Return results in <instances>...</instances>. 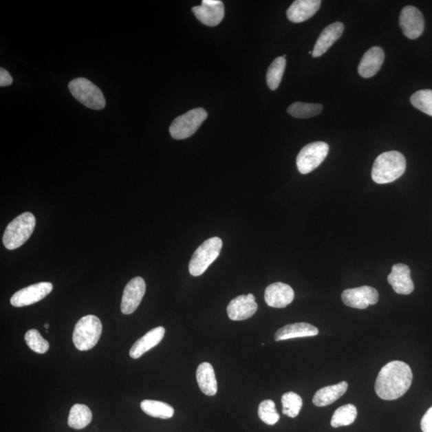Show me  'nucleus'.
I'll list each match as a JSON object with an SVG mask.
<instances>
[{
	"label": "nucleus",
	"instance_id": "f257e3e1",
	"mask_svg": "<svg viewBox=\"0 0 432 432\" xmlns=\"http://www.w3.org/2000/svg\"><path fill=\"white\" fill-rule=\"evenodd\" d=\"M412 371L409 365L402 361H392L382 368L377 376L375 389L378 396L385 400H395L410 389Z\"/></svg>",
	"mask_w": 432,
	"mask_h": 432
},
{
	"label": "nucleus",
	"instance_id": "f03ea898",
	"mask_svg": "<svg viewBox=\"0 0 432 432\" xmlns=\"http://www.w3.org/2000/svg\"><path fill=\"white\" fill-rule=\"evenodd\" d=\"M407 162L399 151H387L377 157L371 171L376 184H385L399 179L405 173Z\"/></svg>",
	"mask_w": 432,
	"mask_h": 432
},
{
	"label": "nucleus",
	"instance_id": "7ed1b4c3",
	"mask_svg": "<svg viewBox=\"0 0 432 432\" xmlns=\"http://www.w3.org/2000/svg\"><path fill=\"white\" fill-rule=\"evenodd\" d=\"M36 224V217L31 213H24L17 216L5 230L3 237L5 248L8 250L21 248L31 237Z\"/></svg>",
	"mask_w": 432,
	"mask_h": 432
},
{
	"label": "nucleus",
	"instance_id": "20e7f679",
	"mask_svg": "<svg viewBox=\"0 0 432 432\" xmlns=\"http://www.w3.org/2000/svg\"><path fill=\"white\" fill-rule=\"evenodd\" d=\"M102 331V323L99 318L93 315L83 316L74 329V345L81 352L92 349L99 342Z\"/></svg>",
	"mask_w": 432,
	"mask_h": 432
},
{
	"label": "nucleus",
	"instance_id": "39448f33",
	"mask_svg": "<svg viewBox=\"0 0 432 432\" xmlns=\"http://www.w3.org/2000/svg\"><path fill=\"white\" fill-rule=\"evenodd\" d=\"M72 95L76 100L93 110H102L106 106V100L102 91L86 78H74L68 85Z\"/></svg>",
	"mask_w": 432,
	"mask_h": 432
},
{
	"label": "nucleus",
	"instance_id": "423d86ee",
	"mask_svg": "<svg viewBox=\"0 0 432 432\" xmlns=\"http://www.w3.org/2000/svg\"><path fill=\"white\" fill-rule=\"evenodd\" d=\"M223 242L219 237L210 238L196 249L189 263V272L191 276L199 277L203 274L219 255L222 250Z\"/></svg>",
	"mask_w": 432,
	"mask_h": 432
},
{
	"label": "nucleus",
	"instance_id": "0eeeda50",
	"mask_svg": "<svg viewBox=\"0 0 432 432\" xmlns=\"http://www.w3.org/2000/svg\"><path fill=\"white\" fill-rule=\"evenodd\" d=\"M208 118V112L202 107L186 112L173 122L169 131L175 140H185L193 136Z\"/></svg>",
	"mask_w": 432,
	"mask_h": 432
},
{
	"label": "nucleus",
	"instance_id": "6e6552de",
	"mask_svg": "<svg viewBox=\"0 0 432 432\" xmlns=\"http://www.w3.org/2000/svg\"><path fill=\"white\" fill-rule=\"evenodd\" d=\"M329 146L324 142H315L303 147L296 159L299 173L306 175L320 166L328 154Z\"/></svg>",
	"mask_w": 432,
	"mask_h": 432
},
{
	"label": "nucleus",
	"instance_id": "1a4fd4ad",
	"mask_svg": "<svg viewBox=\"0 0 432 432\" xmlns=\"http://www.w3.org/2000/svg\"><path fill=\"white\" fill-rule=\"evenodd\" d=\"M52 289V283L49 282L38 283L24 288L13 294L12 305L17 307L32 305L47 296Z\"/></svg>",
	"mask_w": 432,
	"mask_h": 432
},
{
	"label": "nucleus",
	"instance_id": "9d476101",
	"mask_svg": "<svg viewBox=\"0 0 432 432\" xmlns=\"http://www.w3.org/2000/svg\"><path fill=\"white\" fill-rule=\"evenodd\" d=\"M379 292L374 288L362 286L345 290L342 301L345 305L357 309H366L379 301Z\"/></svg>",
	"mask_w": 432,
	"mask_h": 432
},
{
	"label": "nucleus",
	"instance_id": "9b49d317",
	"mask_svg": "<svg viewBox=\"0 0 432 432\" xmlns=\"http://www.w3.org/2000/svg\"><path fill=\"white\" fill-rule=\"evenodd\" d=\"M146 292V283L142 277H135L127 283L121 302V312L131 315L136 312L143 299Z\"/></svg>",
	"mask_w": 432,
	"mask_h": 432
},
{
	"label": "nucleus",
	"instance_id": "f8f14e48",
	"mask_svg": "<svg viewBox=\"0 0 432 432\" xmlns=\"http://www.w3.org/2000/svg\"><path fill=\"white\" fill-rule=\"evenodd\" d=\"M400 26L404 36L410 39L419 38L424 30V19L418 8L406 6L400 16Z\"/></svg>",
	"mask_w": 432,
	"mask_h": 432
},
{
	"label": "nucleus",
	"instance_id": "ddd939ff",
	"mask_svg": "<svg viewBox=\"0 0 432 432\" xmlns=\"http://www.w3.org/2000/svg\"><path fill=\"white\" fill-rule=\"evenodd\" d=\"M198 21L209 27L217 26L224 17V6L219 0H203L200 6L193 8Z\"/></svg>",
	"mask_w": 432,
	"mask_h": 432
},
{
	"label": "nucleus",
	"instance_id": "4468645a",
	"mask_svg": "<svg viewBox=\"0 0 432 432\" xmlns=\"http://www.w3.org/2000/svg\"><path fill=\"white\" fill-rule=\"evenodd\" d=\"M258 310V304L252 294H242L230 302L227 312L230 320L240 321L248 320Z\"/></svg>",
	"mask_w": 432,
	"mask_h": 432
},
{
	"label": "nucleus",
	"instance_id": "2eb2a0df",
	"mask_svg": "<svg viewBox=\"0 0 432 432\" xmlns=\"http://www.w3.org/2000/svg\"><path fill=\"white\" fill-rule=\"evenodd\" d=\"M293 289L286 283H274L265 290L264 299L268 306L284 308L294 301Z\"/></svg>",
	"mask_w": 432,
	"mask_h": 432
},
{
	"label": "nucleus",
	"instance_id": "dca6fc26",
	"mask_svg": "<svg viewBox=\"0 0 432 432\" xmlns=\"http://www.w3.org/2000/svg\"><path fill=\"white\" fill-rule=\"evenodd\" d=\"M387 281L398 294H409L414 291L415 286L411 278L410 268L405 264L394 265Z\"/></svg>",
	"mask_w": 432,
	"mask_h": 432
},
{
	"label": "nucleus",
	"instance_id": "f3484780",
	"mask_svg": "<svg viewBox=\"0 0 432 432\" xmlns=\"http://www.w3.org/2000/svg\"><path fill=\"white\" fill-rule=\"evenodd\" d=\"M385 52L380 47H373L363 55L358 67V72L363 78H371L376 75L385 62Z\"/></svg>",
	"mask_w": 432,
	"mask_h": 432
},
{
	"label": "nucleus",
	"instance_id": "a211bd4d",
	"mask_svg": "<svg viewBox=\"0 0 432 432\" xmlns=\"http://www.w3.org/2000/svg\"><path fill=\"white\" fill-rule=\"evenodd\" d=\"M321 0H296L287 11V17L292 23H303L312 18L321 5Z\"/></svg>",
	"mask_w": 432,
	"mask_h": 432
},
{
	"label": "nucleus",
	"instance_id": "6ab92c4d",
	"mask_svg": "<svg viewBox=\"0 0 432 432\" xmlns=\"http://www.w3.org/2000/svg\"><path fill=\"white\" fill-rule=\"evenodd\" d=\"M343 31H345V25L341 22L333 23L324 28L314 47L313 57H320L326 53L329 48L341 37Z\"/></svg>",
	"mask_w": 432,
	"mask_h": 432
},
{
	"label": "nucleus",
	"instance_id": "aec40b11",
	"mask_svg": "<svg viewBox=\"0 0 432 432\" xmlns=\"http://www.w3.org/2000/svg\"><path fill=\"white\" fill-rule=\"evenodd\" d=\"M164 335L165 328L164 327L152 329L134 343L130 350V356L132 359H139L144 353L158 345L163 340Z\"/></svg>",
	"mask_w": 432,
	"mask_h": 432
},
{
	"label": "nucleus",
	"instance_id": "412c9836",
	"mask_svg": "<svg viewBox=\"0 0 432 432\" xmlns=\"http://www.w3.org/2000/svg\"><path fill=\"white\" fill-rule=\"evenodd\" d=\"M318 334V328L307 323L288 324L279 329L274 335V341H282L290 338L312 337Z\"/></svg>",
	"mask_w": 432,
	"mask_h": 432
},
{
	"label": "nucleus",
	"instance_id": "4be33fe9",
	"mask_svg": "<svg viewBox=\"0 0 432 432\" xmlns=\"http://www.w3.org/2000/svg\"><path fill=\"white\" fill-rule=\"evenodd\" d=\"M196 380L201 391L208 396L217 393V381H216L214 368L209 363H202L196 371Z\"/></svg>",
	"mask_w": 432,
	"mask_h": 432
},
{
	"label": "nucleus",
	"instance_id": "5701e85b",
	"mask_svg": "<svg viewBox=\"0 0 432 432\" xmlns=\"http://www.w3.org/2000/svg\"><path fill=\"white\" fill-rule=\"evenodd\" d=\"M348 385L345 381L318 390L313 397V404L317 407H326L333 404L346 393Z\"/></svg>",
	"mask_w": 432,
	"mask_h": 432
},
{
	"label": "nucleus",
	"instance_id": "b1692460",
	"mask_svg": "<svg viewBox=\"0 0 432 432\" xmlns=\"http://www.w3.org/2000/svg\"><path fill=\"white\" fill-rule=\"evenodd\" d=\"M91 420L92 413L89 407L77 404L72 407L67 423L70 428L80 430L89 425Z\"/></svg>",
	"mask_w": 432,
	"mask_h": 432
},
{
	"label": "nucleus",
	"instance_id": "393cba45",
	"mask_svg": "<svg viewBox=\"0 0 432 432\" xmlns=\"http://www.w3.org/2000/svg\"><path fill=\"white\" fill-rule=\"evenodd\" d=\"M140 407L144 413L155 418L170 419L175 413L173 407L164 402L145 400L141 402Z\"/></svg>",
	"mask_w": 432,
	"mask_h": 432
},
{
	"label": "nucleus",
	"instance_id": "a878e982",
	"mask_svg": "<svg viewBox=\"0 0 432 432\" xmlns=\"http://www.w3.org/2000/svg\"><path fill=\"white\" fill-rule=\"evenodd\" d=\"M357 417V409L355 405L348 404L343 405L335 411L332 415L331 425L332 428L351 425L354 423Z\"/></svg>",
	"mask_w": 432,
	"mask_h": 432
},
{
	"label": "nucleus",
	"instance_id": "bb28decb",
	"mask_svg": "<svg viewBox=\"0 0 432 432\" xmlns=\"http://www.w3.org/2000/svg\"><path fill=\"white\" fill-rule=\"evenodd\" d=\"M323 108L322 105L296 102L288 107V112L289 115L298 119H308V118L320 115Z\"/></svg>",
	"mask_w": 432,
	"mask_h": 432
},
{
	"label": "nucleus",
	"instance_id": "cd10ccee",
	"mask_svg": "<svg viewBox=\"0 0 432 432\" xmlns=\"http://www.w3.org/2000/svg\"><path fill=\"white\" fill-rule=\"evenodd\" d=\"M287 62L283 56L277 57L270 65L267 72V83L270 89L277 90L281 85Z\"/></svg>",
	"mask_w": 432,
	"mask_h": 432
},
{
	"label": "nucleus",
	"instance_id": "c85d7f7f",
	"mask_svg": "<svg viewBox=\"0 0 432 432\" xmlns=\"http://www.w3.org/2000/svg\"><path fill=\"white\" fill-rule=\"evenodd\" d=\"M281 402L283 414L296 418L302 409V398L293 391H289L282 396Z\"/></svg>",
	"mask_w": 432,
	"mask_h": 432
},
{
	"label": "nucleus",
	"instance_id": "c756f323",
	"mask_svg": "<svg viewBox=\"0 0 432 432\" xmlns=\"http://www.w3.org/2000/svg\"><path fill=\"white\" fill-rule=\"evenodd\" d=\"M411 105L425 114L432 116V90H420L411 97Z\"/></svg>",
	"mask_w": 432,
	"mask_h": 432
},
{
	"label": "nucleus",
	"instance_id": "7c9ffc66",
	"mask_svg": "<svg viewBox=\"0 0 432 432\" xmlns=\"http://www.w3.org/2000/svg\"><path fill=\"white\" fill-rule=\"evenodd\" d=\"M259 419L268 425H274L279 420V414L276 409V404L271 400L260 402L258 410Z\"/></svg>",
	"mask_w": 432,
	"mask_h": 432
},
{
	"label": "nucleus",
	"instance_id": "2f4dec72",
	"mask_svg": "<svg viewBox=\"0 0 432 432\" xmlns=\"http://www.w3.org/2000/svg\"><path fill=\"white\" fill-rule=\"evenodd\" d=\"M24 338H25L27 345L30 347L33 352L38 353V354H44V353L48 351L49 347H50L49 343L44 340L41 333L36 330V329L29 330L25 334Z\"/></svg>",
	"mask_w": 432,
	"mask_h": 432
},
{
	"label": "nucleus",
	"instance_id": "473e14b6",
	"mask_svg": "<svg viewBox=\"0 0 432 432\" xmlns=\"http://www.w3.org/2000/svg\"><path fill=\"white\" fill-rule=\"evenodd\" d=\"M421 429L424 432H432V407L421 420Z\"/></svg>",
	"mask_w": 432,
	"mask_h": 432
},
{
	"label": "nucleus",
	"instance_id": "72a5a7b5",
	"mask_svg": "<svg viewBox=\"0 0 432 432\" xmlns=\"http://www.w3.org/2000/svg\"><path fill=\"white\" fill-rule=\"evenodd\" d=\"M13 82L12 76L6 69L0 68V87H7L12 85Z\"/></svg>",
	"mask_w": 432,
	"mask_h": 432
},
{
	"label": "nucleus",
	"instance_id": "f704fd0d",
	"mask_svg": "<svg viewBox=\"0 0 432 432\" xmlns=\"http://www.w3.org/2000/svg\"><path fill=\"white\" fill-rule=\"evenodd\" d=\"M44 327H45L46 329H48L49 328V324L48 323L44 324Z\"/></svg>",
	"mask_w": 432,
	"mask_h": 432
}]
</instances>
